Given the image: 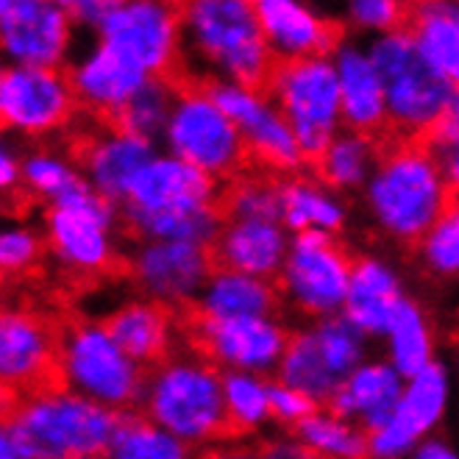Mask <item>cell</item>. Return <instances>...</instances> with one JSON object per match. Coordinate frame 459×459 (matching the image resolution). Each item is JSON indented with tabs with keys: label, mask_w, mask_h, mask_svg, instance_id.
<instances>
[{
	"label": "cell",
	"mask_w": 459,
	"mask_h": 459,
	"mask_svg": "<svg viewBox=\"0 0 459 459\" xmlns=\"http://www.w3.org/2000/svg\"><path fill=\"white\" fill-rule=\"evenodd\" d=\"M223 385H226V401H229L231 418L242 435H248V431L270 412L267 387H262L246 373H226Z\"/></svg>",
	"instance_id": "cell-38"
},
{
	"label": "cell",
	"mask_w": 459,
	"mask_h": 459,
	"mask_svg": "<svg viewBox=\"0 0 459 459\" xmlns=\"http://www.w3.org/2000/svg\"><path fill=\"white\" fill-rule=\"evenodd\" d=\"M12 181H17V165L9 153H4V186L6 190H12Z\"/></svg>",
	"instance_id": "cell-47"
},
{
	"label": "cell",
	"mask_w": 459,
	"mask_h": 459,
	"mask_svg": "<svg viewBox=\"0 0 459 459\" xmlns=\"http://www.w3.org/2000/svg\"><path fill=\"white\" fill-rule=\"evenodd\" d=\"M123 412L75 393H53L4 403V426H12L37 459L100 456L112 448Z\"/></svg>",
	"instance_id": "cell-4"
},
{
	"label": "cell",
	"mask_w": 459,
	"mask_h": 459,
	"mask_svg": "<svg viewBox=\"0 0 459 459\" xmlns=\"http://www.w3.org/2000/svg\"><path fill=\"white\" fill-rule=\"evenodd\" d=\"M395 279L373 259H357L354 276H351L348 299H345V317L362 332H390L398 304Z\"/></svg>",
	"instance_id": "cell-26"
},
{
	"label": "cell",
	"mask_w": 459,
	"mask_h": 459,
	"mask_svg": "<svg viewBox=\"0 0 459 459\" xmlns=\"http://www.w3.org/2000/svg\"><path fill=\"white\" fill-rule=\"evenodd\" d=\"M109 454L112 459H186L178 437L137 412H123Z\"/></svg>",
	"instance_id": "cell-30"
},
{
	"label": "cell",
	"mask_w": 459,
	"mask_h": 459,
	"mask_svg": "<svg viewBox=\"0 0 459 459\" xmlns=\"http://www.w3.org/2000/svg\"><path fill=\"white\" fill-rule=\"evenodd\" d=\"M307 446L323 451L332 459H365L370 454V435L332 412H315L312 418L292 426Z\"/></svg>",
	"instance_id": "cell-31"
},
{
	"label": "cell",
	"mask_w": 459,
	"mask_h": 459,
	"mask_svg": "<svg viewBox=\"0 0 459 459\" xmlns=\"http://www.w3.org/2000/svg\"><path fill=\"white\" fill-rule=\"evenodd\" d=\"M354 264L357 259H351L342 242L320 229H309L295 239V248L284 264L281 287L292 292L301 309L326 315L348 299Z\"/></svg>",
	"instance_id": "cell-15"
},
{
	"label": "cell",
	"mask_w": 459,
	"mask_h": 459,
	"mask_svg": "<svg viewBox=\"0 0 459 459\" xmlns=\"http://www.w3.org/2000/svg\"><path fill=\"white\" fill-rule=\"evenodd\" d=\"M446 184H448V195L459 198V153L446 156Z\"/></svg>",
	"instance_id": "cell-45"
},
{
	"label": "cell",
	"mask_w": 459,
	"mask_h": 459,
	"mask_svg": "<svg viewBox=\"0 0 459 459\" xmlns=\"http://www.w3.org/2000/svg\"><path fill=\"white\" fill-rule=\"evenodd\" d=\"M131 279L161 304H186L212 279L204 242H148L131 259Z\"/></svg>",
	"instance_id": "cell-17"
},
{
	"label": "cell",
	"mask_w": 459,
	"mask_h": 459,
	"mask_svg": "<svg viewBox=\"0 0 459 459\" xmlns=\"http://www.w3.org/2000/svg\"><path fill=\"white\" fill-rule=\"evenodd\" d=\"M390 337H393V362L398 373L415 379L418 373L429 368V334H426L420 312L410 301L398 304L395 320L390 326Z\"/></svg>",
	"instance_id": "cell-34"
},
{
	"label": "cell",
	"mask_w": 459,
	"mask_h": 459,
	"mask_svg": "<svg viewBox=\"0 0 459 459\" xmlns=\"http://www.w3.org/2000/svg\"><path fill=\"white\" fill-rule=\"evenodd\" d=\"M446 403V373L440 365H429L423 373H418L410 390L403 393L395 418L370 435V454L379 459H393L407 451L415 437L435 423L443 412Z\"/></svg>",
	"instance_id": "cell-24"
},
{
	"label": "cell",
	"mask_w": 459,
	"mask_h": 459,
	"mask_svg": "<svg viewBox=\"0 0 459 459\" xmlns=\"http://www.w3.org/2000/svg\"><path fill=\"white\" fill-rule=\"evenodd\" d=\"M168 140L176 151V159L204 170L221 184L248 170H256L246 137L198 90V75L193 87L184 90L176 100L168 126Z\"/></svg>",
	"instance_id": "cell-11"
},
{
	"label": "cell",
	"mask_w": 459,
	"mask_h": 459,
	"mask_svg": "<svg viewBox=\"0 0 459 459\" xmlns=\"http://www.w3.org/2000/svg\"><path fill=\"white\" fill-rule=\"evenodd\" d=\"M281 304V284L264 281L239 273L212 276L206 292L201 295L198 307L212 317H262L279 312Z\"/></svg>",
	"instance_id": "cell-27"
},
{
	"label": "cell",
	"mask_w": 459,
	"mask_h": 459,
	"mask_svg": "<svg viewBox=\"0 0 459 459\" xmlns=\"http://www.w3.org/2000/svg\"><path fill=\"white\" fill-rule=\"evenodd\" d=\"M281 209H284V223L299 231H309V226H317L320 231L326 229L337 231L342 226V212L337 209V204L301 176L284 178Z\"/></svg>",
	"instance_id": "cell-32"
},
{
	"label": "cell",
	"mask_w": 459,
	"mask_h": 459,
	"mask_svg": "<svg viewBox=\"0 0 459 459\" xmlns=\"http://www.w3.org/2000/svg\"><path fill=\"white\" fill-rule=\"evenodd\" d=\"M221 184L181 159H153L131 181L123 201V221L212 209Z\"/></svg>",
	"instance_id": "cell-16"
},
{
	"label": "cell",
	"mask_w": 459,
	"mask_h": 459,
	"mask_svg": "<svg viewBox=\"0 0 459 459\" xmlns=\"http://www.w3.org/2000/svg\"><path fill=\"white\" fill-rule=\"evenodd\" d=\"M351 17L370 29H382L387 34H403L412 17V4H390V0H362L351 4Z\"/></svg>",
	"instance_id": "cell-39"
},
{
	"label": "cell",
	"mask_w": 459,
	"mask_h": 459,
	"mask_svg": "<svg viewBox=\"0 0 459 459\" xmlns=\"http://www.w3.org/2000/svg\"><path fill=\"white\" fill-rule=\"evenodd\" d=\"M4 459H37L12 426H4Z\"/></svg>",
	"instance_id": "cell-43"
},
{
	"label": "cell",
	"mask_w": 459,
	"mask_h": 459,
	"mask_svg": "<svg viewBox=\"0 0 459 459\" xmlns=\"http://www.w3.org/2000/svg\"><path fill=\"white\" fill-rule=\"evenodd\" d=\"M267 407H270V415H276L284 423L299 426L301 420H307L317 412V401L301 390L287 387V385H270L267 387Z\"/></svg>",
	"instance_id": "cell-40"
},
{
	"label": "cell",
	"mask_w": 459,
	"mask_h": 459,
	"mask_svg": "<svg viewBox=\"0 0 459 459\" xmlns=\"http://www.w3.org/2000/svg\"><path fill=\"white\" fill-rule=\"evenodd\" d=\"M198 459H262L259 456V448H212L206 454H201Z\"/></svg>",
	"instance_id": "cell-44"
},
{
	"label": "cell",
	"mask_w": 459,
	"mask_h": 459,
	"mask_svg": "<svg viewBox=\"0 0 459 459\" xmlns=\"http://www.w3.org/2000/svg\"><path fill=\"white\" fill-rule=\"evenodd\" d=\"M281 385L301 390L323 407H329L334 395L345 387V379L332 368L329 357L323 354L315 332L290 334L287 351L281 357Z\"/></svg>",
	"instance_id": "cell-28"
},
{
	"label": "cell",
	"mask_w": 459,
	"mask_h": 459,
	"mask_svg": "<svg viewBox=\"0 0 459 459\" xmlns=\"http://www.w3.org/2000/svg\"><path fill=\"white\" fill-rule=\"evenodd\" d=\"M379 170L370 184V204L387 231L420 248L448 204L446 173L437 153L423 143H395L376 153Z\"/></svg>",
	"instance_id": "cell-2"
},
{
	"label": "cell",
	"mask_w": 459,
	"mask_h": 459,
	"mask_svg": "<svg viewBox=\"0 0 459 459\" xmlns=\"http://www.w3.org/2000/svg\"><path fill=\"white\" fill-rule=\"evenodd\" d=\"M145 412L178 440H234L237 429L223 373L206 362L170 359L159 370L145 373Z\"/></svg>",
	"instance_id": "cell-3"
},
{
	"label": "cell",
	"mask_w": 459,
	"mask_h": 459,
	"mask_svg": "<svg viewBox=\"0 0 459 459\" xmlns=\"http://www.w3.org/2000/svg\"><path fill=\"white\" fill-rule=\"evenodd\" d=\"M25 190L31 193V198H50L53 204L62 201L65 195L75 193L84 178H78L65 161L53 156H31L25 161Z\"/></svg>",
	"instance_id": "cell-37"
},
{
	"label": "cell",
	"mask_w": 459,
	"mask_h": 459,
	"mask_svg": "<svg viewBox=\"0 0 459 459\" xmlns=\"http://www.w3.org/2000/svg\"><path fill=\"white\" fill-rule=\"evenodd\" d=\"M81 103L73 92L70 73L56 67H9L0 81V115L6 128L45 134L70 128Z\"/></svg>",
	"instance_id": "cell-14"
},
{
	"label": "cell",
	"mask_w": 459,
	"mask_h": 459,
	"mask_svg": "<svg viewBox=\"0 0 459 459\" xmlns=\"http://www.w3.org/2000/svg\"><path fill=\"white\" fill-rule=\"evenodd\" d=\"M420 248L431 270L446 276L459 273V198L448 195L443 214L426 234Z\"/></svg>",
	"instance_id": "cell-36"
},
{
	"label": "cell",
	"mask_w": 459,
	"mask_h": 459,
	"mask_svg": "<svg viewBox=\"0 0 459 459\" xmlns=\"http://www.w3.org/2000/svg\"><path fill=\"white\" fill-rule=\"evenodd\" d=\"M100 326L140 370H159L173 359L176 307L161 301H134L112 312Z\"/></svg>",
	"instance_id": "cell-20"
},
{
	"label": "cell",
	"mask_w": 459,
	"mask_h": 459,
	"mask_svg": "<svg viewBox=\"0 0 459 459\" xmlns=\"http://www.w3.org/2000/svg\"><path fill=\"white\" fill-rule=\"evenodd\" d=\"M78 459H98V456H78Z\"/></svg>",
	"instance_id": "cell-48"
},
{
	"label": "cell",
	"mask_w": 459,
	"mask_h": 459,
	"mask_svg": "<svg viewBox=\"0 0 459 459\" xmlns=\"http://www.w3.org/2000/svg\"><path fill=\"white\" fill-rule=\"evenodd\" d=\"M65 368L70 390L117 412L131 407L145 393V373L134 365L103 326L65 315Z\"/></svg>",
	"instance_id": "cell-12"
},
{
	"label": "cell",
	"mask_w": 459,
	"mask_h": 459,
	"mask_svg": "<svg viewBox=\"0 0 459 459\" xmlns=\"http://www.w3.org/2000/svg\"><path fill=\"white\" fill-rule=\"evenodd\" d=\"M67 73L81 109L90 115L117 112L151 81L145 67L106 42H100V48L84 65Z\"/></svg>",
	"instance_id": "cell-22"
},
{
	"label": "cell",
	"mask_w": 459,
	"mask_h": 459,
	"mask_svg": "<svg viewBox=\"0 0 459 459\" xmlns=\"http://www.w3.org/2000/svg\"><path fill=\"white\" fill-rule=\"evenodd\" d=\"M423 145L429 151H435L437 156L440 153H446V156L459 153V90L454 92L446 115L435 123V128L429 131V137L423 140Z\"/></svg>",
	"instance_id": "cell-41"
},
{
	"label": "cell",
	"mask_w": 459,
	"mask_h": 459,
	"mask_svg": "<svg viewBox=\"0 0 459 459\" xmlns=\"http://www.w3.org/2000/svg\"><path fill=\"white\" fill-rule=\"evenodd\" d=\"M418 459H459V456L451 454V451H448L446 446H440V443H429V446L420 448Z\"/></svg>",
	"instance_id": "cell-46"
},
{
	"label": "cell",
	"mask_w": 459,
	"mask_h": 459,
	"mask_svg": "<svg viewBox=\"0 0 459 459\" xmlns=\"http://www.w3.org/2000/svg\"><path fill=\"white\" fill-rule=\"evenodd\" d=\"M401 398L403 395L398 385V370L385 365H368L345 382V387L329 403V412L348 423L351 418H357L359 429H365L368 435H376L395 418Z\"/></svg>",
	"instance_id": "cell-25"
},
{
	"label": "cell",
	"mask_w": 459,
	"mask_h": 459,
	"mask_svg": "<svg viewBox=\"0 0 459 459\" xmlns=\"http://www.w3.org/2000/svg\"><path fill=\"white\" fill-rule=\"evenodd\" d=\"M256 17L262 31L279 56L287 59H329L345 37L342 22L315 17L309 9L290 0H262Z\"/></svg>",
	"instance_id": "cell-21"
},
{
	"label": "cell",
	"mask_w": 459,
	"mask_h": 459,
	"mask_svg": "<svg viewBox=\"0 0 459 459\" xmlns=\"http://www.w3.org/2000/svg\"><path fill=\"white\" fill-rule=\"evenodd\" d=\"M0 259H4L6 284L42 281L45 273V246L29 231H6L0 239Z\"/></svg>",
	"instance_id": "cell-35"
},
{
	"label": "cell",
	"mask_w": 459,
	"mask_h": 459,
	"mask_svg": "<svg viewBox=\"0 0 459 459\" xmlns=\"http://www.w3.org/2000/svg\"><path fill=\"white\" fill-rule=\"evenodd\" d=\"M276 109L299 140L304 165L315 168L337 137L342 112L340 73L329 59H281L273 92Z\"/></svg>",
	"instance_id": "cell-8"
},
{
	"label": "cell",
	"mask_w": 459,
	"mask_h": 459,
	"mask_svg": "<svg viewBox=\"0 0 459 459\" xmlns=\"http://www.w3.org/2000/svg\"><path fill=\"white\" fill-rule=\"evenodd\" d=\"M176 334L193 354L212 365L231 368H270L281 362L290 332L262 317H212L198 301L176 307Z\"/></svg>",
	"instance_id": "cell-10"
},
{
	"label": "cell",
	"mask_w": 459,
	"mask_h": 459,
	"mask_svg": "<svg viewBox=\"0 0 459 459\" xmlns=\"http://www.w3.org/2000/svg\"><path fill=\"white\" fill-rule=\"evenodd\" d=\"M256 448L262 459H332L307 443H262Z\"/></svg>",
	"instance_id": "cell-42"
},
{
	"label": "cell",
	"mask_w": 459,
	"mask_h": 459,
	"mask_svg": "<svg viewBox=\"0 0 459 459\" xmlns=\"http://www.w3.org/2000/svg\"><path fill=\"white\" fill-rule=\"evenodd\" d=\"M48 248L62 262V279L73 292L106 276L131 279V259L115 254L109 226L115 204L87 181L48 209Z\"/></svg>",
	"instance_id": "cell-6"
},
{
	"label": "cell",
	"mask_w": 459,
	"mask_h": 459,
	"mask_svg": "<svg viewBox=\"0 0 459 459\" xmlns=\"http://www.w3.org/2000/svg\"><path fill=\"white\" fill-rule=\"evenodd\" d=\"M70 22L65 4L6 0L0 6L4 48L22 67H56L70 42Z\"/></svg>",
	"instance_id": "cell-18"
},
{
	"label": "cell",
	"mask_w": 459,
	"mask_h": 459,
	"mask_svg": "<svg viewBox=\"0 0 459 459\" xmlns=\"http://www.w3.org/2000/svg\"><path fill=\"white\" fill-rule=\"evenodd\" d=\"M198 90L239 128L251 148L256 170H267L276 176H299L304 156L292 128L276 106H270L267 100L246 92L242 87L223 84L218 78L198 75Z\"/></svg>",
	"instance_id": "cell-13"
},
{
	"label": "cell",
	"mask_w": 459,
	"mask_h": 459,
	"mask_svg": "<svg viewBox=\"0 0 459 459\" xmlns=\"http://www.w3.org/2000/svg\"><path fill=\"white\" fill-rule=\"evenodd\" d=\"M423 56L459 90V9L412 4L407 31Z\"/></svg>",
	"instance_id": "cell-29"
},
{
	"label": "cell",
	"mask_w": 459,
	"mask_h": 459,
	"mask_svg": "<svg viewBox=\"0 0 459 459\" xmlns=\"http://www.w3.org/2000/svg\"><path fill=\"white\" fill-rule=\"evenodd\" d=\"M65 309H9L0 323L4 403L73 393L65 368Z\"/></svg>",
	"instance_id": "cell-7"
},
{
	"label": "cell",
	"mask_w": 459,
	"mask_h": 459,
	"mask_svg": "<svg viewBox=\"0 0 459 459\" xmlns=\"http://www.w3.org/2000/svg\"><path fill=\"white\" fill-rule=\"evenodd\" d=\"M340 92H342V117L348 131L362 137L379 153L385 145L393 143L390 117H387V100L382 78L376 73L373 62L362 56L359 50H342L340 62Z\"/></svg>",
	"instance_id": "cell-23"
},
{
	"label": "cell",
	"mask_w": 459,
	"mask_h": 459,
	"mask_svg": "<svg viewBox=\"0 0 459 459\" xmlns=\"http://www.w3.org/2000/svg\"><path fill=\"white\" fill-rule=\"evenodd\" d=\"M206 254H209L212 276L239 273V276L276 281L281 276V262H284L281 223L276 221L226 223L206 242Z\"/></svg>",
	"instance_id": "cell-19"
},
{
	"label": "cell",
	"mask_w": 459,
	"mask_h": 459,
	"mask_svg": "<svg viewBox=\"0 0 459 459\" xmlns=\"http://www.w3.org/2000/svg\"><path fill=\"white\" fill-rule=\"evenodd\" d=\"M100 42L123 50L173 95L195 75L181 56V4H115L100 22Z\"/></svg>",
	"instance_id": "cell-9"
},
{
	"label": "cell",
	"mask_w": 459,
	"mask_h": 459,
	"mask_svg": "<svg viewBox=\"0 0 459 459\" xmlns=\"http://www.w3.org/2000/svg\"><path fill=\"white\" fill-rule=\"evenodd\" d=\"M181 6L184 29H190L204 56L223 67L234 87L267 100L284 56L270 48L256 6L242 0H198Z\"/></svg>",
	"instance_id": "cell-1"
},
{
	"label": "cell",
	"mask_w": 459,
	"mask_h": 459,
	"mask_svg": "<svg viewBox=\"0 0 459 459\" xmlns=\"http://www.w3.org/2000/svg\"><path fill=\"white\" fill-rule=\"evenodd\" d=\"M370 62L385 87L393 131L390 145L423 143L435 123L446 115L456 87L423 56L410 34L382 37L370 50Z\"/></svg>",
	"instance_id": "cell-5"
},
{
	"label": "cell",
	"mask_w": 459,
	"mask_h": 459,
	"mask_svg": "<svg viewBox=\"0 0 459 459\" xmlns=\"http://www.w3.org/2000/svg\"><path fill=\"white\" fill-rule=\"evenodd\" d=\"M370 159H376L373 145L348 131V134L334 137L329 151L323 153V159L312 170L323 184L334 186V190H342V186H354L365 178Z\"/></svg>",
	"instance_id": "cell-33"
}]
</instances>
